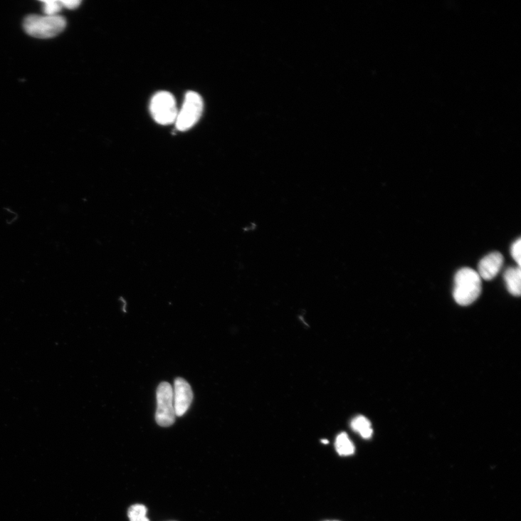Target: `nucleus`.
Here are the masks:
<instances>
[{
    "label": "nucleus",
    "mask_w": 521,
    "mask_h": 521,
    "mask_svg": "<svg viewBox=\"0 0 521 521\" xmlns=\"http://www.w3.org/2000/svg\"><path fill=\"white\" fill-rule=\"evenodd\" d=\"M482 293V278L470 268L460 270L455 277L453 297L461 306L470 305Z\"/></svg>",
    "instance_id": "f257e3e1"
},
{
    "label": "nucleus",
    "mask_w": 521,
    "mask_h": 521,
    "mask_svg": "<svg viewBox=\"0 0 521 521\" xmlns=\"http://www.w3.org/2000/svg\"><path fill=\"white\" fill-rule=\"evenodd\" d=\"M67 22L61 16L30 15L23 22L25 31L29 36L37 38H51L61 33Z\"/></svg>",
    "instance_id": "f03ea898"
},
{
    "label": "nucleus",
    "mask_w": 521,
    "mask_h": 521,
    "mask_svg": "<svg viewBox=\"0 0 521 521\" xmlns=\"http://www.w3.org/2000/svg\"><path fill=\"white\" fill-rule=\"evenodd\" d=\"M204 102L201 97L196 93L189 92L176 120L177 128L180 132H187L193 127L201 117Z\"/></svg>",
    "instance_id": "7ed1b4c3"
},
{
    "label": "nucleus",
    "mask_w": 521,
    "mask_h": 521,
    "mask_svg": "<svg viewBox=\"0 0 521 521\" xmlns=\"http://www.w3.org/2000/svg\"><path fill=\"white\" fill-rule=\"evenodd\" d=\"M150 111L154 120L162 125L175 122L179 112L175 98L167 92L158 93L152 98Z\"/></svg>",
    "instance_id": "20e7f679"
},
{
    "label": "nucleus",
    "mask_w": 521,
    "mask_h": 521,
    "mask_svg": "<svg viewBox=\"0 0 521 521\" xmlns=\"http://www.w3.org/2000/svg\"><path fill=\"white\" fill-rule=\"evenodd\" d=\"M176 417L172 386L168 382L163 381L157 389L156 421L160 426L168 427L175 423Z\"/></svg>",
    "instance_id": "39448f33"
},
{
    "label": "nucleus",
    "mask_w": 521,
    "mask_h": 521,
    "mask_svg": "<svg viewBox=\"0 0 521 521\" xmlns=\"http://www.w3.org/2000/svg\"><path fill=\"white\" fill-rule=\"evenodd\" d=\"M172 393L176 415L181 417L188 411L194 399L191 386L184 379L179 377L174 382Z\"/></svg>",
    "instance_id": "423d86ee"
},
{
    "label": "nucleus",
    "mask_w": 521,
    "mask_h": 521,
    "mask_svg": "<svg viewBox=\"0 0 521 521\" xmlns=\"http://www.w3.org/2000/svg\"><path fill=\"white\" fill-rule=\"evenodd\" d=\"M503 262L504 258L500 253H492L481 260L478 274L484 280H491L500 273Z\"/></svg>",
    "instance_id": "0eeeda50"
},
{
    "label": "nucleus",
    "mask_w": 521,
    "mask_h": 521,
    "mask_svg": "<svg viewBox=\"0 0 521 521\" xmlns=\"http://www.w3.org/2000/svg\"><path fill=\"white\" fill-rule=\"evenodd\" d=\"M508 291L514 296H519L521 292L520 268H508L504 275Z\"/></svg>",
    "instance_id": "6e6552de"
},
{
    "label": "nucleus",
    "mask_w": 521,
    "mask_h": 521,
    "mask_svg": "<svg viewBox=\"0 0 521 521\" xmlns=\"http://www.w3.org/2000/svg\"><path fill=\"white\" fill-rule=\"evenodd\" d=\"M335 448L340 456H349L355 453V446L347 434L342 432L336 438Z\"/></svg>",
    "instance_id": "1a4fd4ad"
},
{
    "label": "nucleus",
    "mask_w": 521,
    "mask_h": 521,
    "mask_svg": "<svg viewBox=\"0 0 521 521\" xmlns=\"http://www.w3.org/2000/svg\"><path fill=\"white\" fill-rule=\"evenodd\" d=\"M351 426L352 429L359 433L364 439L369 440L372 438L373 434L372 423L366 417L357 416L352 421Z\"/></svg>",
    "instance_id": "9d476101"
},
{
    "label": "nucleus",
    "mask_w": 521,
    "mask_h": 521,
    "mask_svg": "<svg viewBox=\"0 0 521 521\" xmlns=\"http://www.w3.org/2000/svg\"><path fill=\"white\" fill-rule=\"evenodd\" d=\"M147 510L142 505H135L128 510V517L130 521H149L147 517Z\"/></svg>",
    "instance_id": "9b49d317"
},
{
    "label": "nucleus",
    "mask_w": 521,
    "mask_h": 521,
    "mask_svg": "<svg viewBox=\"0 0 521 521\" xmlns=\"http://www.w3.org/2000/svg\"><path fill=\"white\" fill-rule=\"evenodd\" d=\"M43 11L46 16H57L63 9L60 1L58 0H42Z\"/></svg>",
    "instance_id": "f8f14e48"
},
{
    "label": "nucleus",
    "mask_w": 521,
    "mask_h": 521,
    "mask_svg": "<svg viewBox=\"0 0 521 521\" xmlns=\"http://www.w3.org/2000/svg\"><path fill=\"white\" fill-rule=\"evenodd\" d=\"M520 251H521V241L520 238L517 239L512 246L511 247V254L513 258V259L515 260L517 264L518 265V267L520 268L521 265V255H520Z\"/></svg>",
    "instance_id": "ddd939ff"
},
{
    "label": "nucleus",
    "mask_w": 521,
    "mask_h": 521,
    "mask_svg": "<svg viewBox=\"0 0 521 521\" xmlns=\"http://www.w3.org/2000/svg\"><path fill=\"white\" fill-rule=\"evenodd\" d=\"M63 8L68 10H75L81 4L80 0H60Z\"/></svg>",
    "instance_id": "4468645a"
},
{
    "label": "nucleus",
    "mask_w": 521,
    "mask_h": 521,
    "mask_svg": "<svg viewBox=\"0 0 521 521\" xmlns=\"http://www.w3.org/2000/svg\"><path fill=\"white\" fill-rule=\"evenodd\" d=\"M322 443H324V444H328L329 443V442L327 440H322Z\"/></svg>",
    "instance_id": "2eb2a0df"
},
{
    "label": "nucleus",
    "mask_w": 521,
    "mask_h": 521,
    "mask_svg": "<svg viewBox=\"0 0 521 521\" xmlns=\"http://www.w3.org/2000/svg\"><path fill=\"white\" fill-rule=\"evenodd\" d=\"M326 521H338V520H326Z\"/></svg>",
    "instance_id": "dca6fc26"
}]
</instances>
